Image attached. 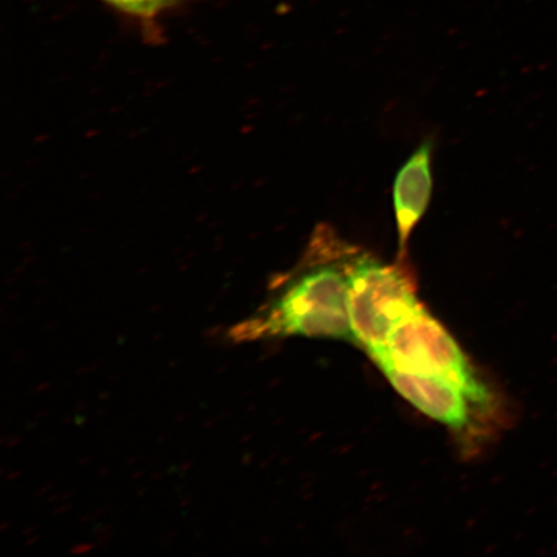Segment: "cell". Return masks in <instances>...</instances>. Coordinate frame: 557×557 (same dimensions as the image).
Wrapping results in <instances>:
<instances>
[{
  "label": "cell",
  "instance_id": "cell-5",
  "mask_svg": "<svg viewBox=\"0 0 557 557\" xmlns=\"http://www.w3.org/2000/svg\"><path fill=\"white\" fill-rule=\"evenodd\" d=\"M431 151V143L422 144L396 174L394 211L400 259L406 252L410 235L426 213L433 194Z\"/></svg>",
  "mask_w": 557,
  "mask_h": 557
},
{
  "label": "cell",
  "instance_id": "cell-2",
  "mask_svg": "<svg viewBox=\"0 0 557 557\" xmlns=\"http://www.w3.org/2000/svg\"><path fill=\"white\" fill-rule=\"evenodd\" d=\"M371 358L380 368L448 380L463 388L479 407H493L490 388L479 380L456 341L422 305L394 326L385 347Z\"/></svg>",
  "mask_w": 557,
  "mask_h": 557
},
{
  "label": "cell",
  "instance_id": "cell-6",
  "mask_svg": "<svg viewBox=\"0 0 557 557\" xmlns=\"http://www.w3.org/2000/svg\"><path fill=\"white\" fill-rule=\"evenodd\" d=\"M176 2L178 0H111V5L132 15L150 17Z\"/></svg>",
  "mask_w": 557,
  "mask_h": 557
},
{
  "label": "cell",
  "instance_id": "cell-3",
  "mask_svg": "<svg viewBox=\"0 0 557 557\" xmlns=\"http://www.w3.org/2000/svg\"><path fill=\"white\" fill-rule=\"evenodd\" d=\"M418 302L412 281L401 269L359 257L348 261V315L354 343L371 355Z\"/></svg>",
  "mask_w": 557,
  "mask_h": 557
},
{
  "label": "cell",
  "instance_id": "cell-1",
  "mask_svg": "<svg viewBox=\"0 0 557 557\" xmlns=\"http://www.w3.org/2000/svg\"><path fill=\"white\" fill-rule=\"evenodd\" d=\"M290 336L352 341L348 262H318L292 276L256 315L228 332L234 343Z\"/></svg>",
  "mask_w": 557,
  "mask_h": 557
},
{
  "label": "cell",
  "instance_id": "cell-4",
  "mask_svg": "<svg viewBox=\"0 0 557 557\" xmlns=\"http://www.w3.org/2000/svg\"><path fill=\"white\" fill-rule=\"evenodd\" d=\"M381 371L396 392L422 413L459 433L470 426L471 406L478 404L456 383L393 367H381Z\"/></svg>",
  "mask_w": 557,
  "mask_h": 557
}]
</instances>
